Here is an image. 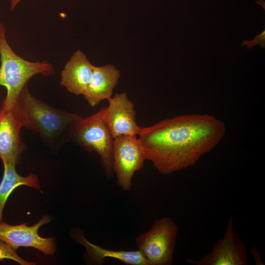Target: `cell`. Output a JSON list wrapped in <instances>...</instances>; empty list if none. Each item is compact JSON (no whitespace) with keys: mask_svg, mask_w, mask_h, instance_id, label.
I'll return each instance as SVG.
<instances>
[{"mask_svg":"<svg viewBox=\"0 0 265 265\" xmlns=\"http://www.w3.org/2000/svg\"><path fill=\"white\" fill-rule=\"evenodd\" d=\"M108 101L104 118L113 138L123 135H138L142 127L136 122L134 106L127 93H116Z\"/></svg>","mask_w":265,"mask_h":265,"instance_id":"9c48e42d","label":"cell"},{"mask_svg":"<svg viewBox=\"0 0 265 265\" xmlns=\"http://www.w3.org/2000/svg\"><path fill=\"white\" fill-rule=\"evenodd\" d=\"M22 0H10V10H13Z\"/></svg>","mask_w":265,"mask_h":265,"instance_id":"ac0fdd59","label":"cell"},{"mask_svg":"<svg viewBox=\"0 0 265 265\" xmlns=\"http://www.w3.org/2000/svg\"><path fill=\"white\" fill-rule=\"evenodd\" d=\"M93 67L86 55L77 51L61 72L60 85L73 94L82 95L91 79Z\"/></svg>","mask_w":265,"mask_h":265,"instance_id":"7c38bea8","label":"cell"},{"mask_svg":"<svg viewBox=\"0 0 265 265\" xmlns=\"http://www.w3.org/2000/svg\"><path fill=\"white\" fill-rule=\"evenodd\" d=\"M224 124L208 114H187L142 128L139 139L146 159L163 174L193 165L224 137Z\"/></svg>","mask_w":265,"mask_h":265,"instance_id":"6da1fadb","label":"cell"},{"mask_svg":"<svg viewBox=\"0 0 265 265\" xmlns=\"http://www.w3.org/2000/svg\"><path fill=\"white\" fill-rule=\"evenodd\" d=\"M104 108L83 118L74 128L70 139L88 152H96L107 180L114 175L113 167L114 138L104 118Z\"/></svg>","mask_w":265,"mask_h":265,"instance_id":"277c9868","label":"cell"},{"mask_svg":"<svg viewBox=\"0 0 265 265\" xmlns=\"http://www.w3.org/2000/svg\"><path fill=\"white\" fill-rule=\"evenodd\" d=\"M16 249L5 242L0 240V261L5 259L14 261L21 265H33L35 264L21 258L17 254Z\"/></svg>","mask_w":265,"mask_h":265,"instance_id":"9a60e30c","label":"cell"},{"mask_svg":"<svg viewBox=\"0 0 265 265\" xmlns=\"http://www.w3.org/2000/svg\"><path fill=\"white\" fill-rule=\"evenodd\" d=\"M52 220L50 216L44 215L37 223L32 226L26 223L11 225L0 222V240L15 249L19 247H30L37 249L46 255H52L56 250L55 239L44 238L38 233L39 228Z\"/></svg>","mask_w":265,"mask_h":265,"instance_id":"ba28073f","label":"cell"},{"mask_svg":"<svg viewBox=\"0 0 265 265\" xmlns=\"http://www.w3.org/2000/svg\"><path fill=\"white\" fill-rule=\"evenodd\" d=\"M178 232V226L171 218L157 219L147 231L136 237L137 250L150 265H171Z\"/></svg>","mask_w":265,"mask_h":265,"instance_id":"5b68a950","label":"cell"},{"mask_svg":"<svg viewBox=\"0 0 265 265\" xmlns=\"http://www.w3.org/2000/svg\"><path fill=\"white\" fill-rule=\"evenodd\" d=\"M120 76L119 71L113 65L94 66L91 79L82 94L89 105L94 107L104 100L110 99Z\"/></svg>","mask_w":265,"mask_h":265,"instance_id":"4fadbf2b","label":"cell"},{"mask_svg":"<svg viewBox=\"0 0 265 265\" xmlns=\"http://www.w3.org/2000/svg\"><path fill=\"white\" fill-rule=\"evenodd\" d=\"M0 85L7 90L1 106L12 107L27 81L36 75L47 77L54 73L53 65L47 61H30L17 54L9 45L6 27L0 23Z\"/></svg>","mask_w":265,"mask_h":265,"instance_id":"3957f363","label":"cell"},{"mask_svg":"<svg viewBox=\"0 0 265 265\" xmlns=\"http://www.w3.org/2000/svg\"><path fill=\"white\" fill-rule=\"evenodd\" d=\"M4 173L0 183V222L2 221V212L7 200L12 191L18 186H26L40 190L37 176L30 173L26 177L20 175L14 163H3Z\"/></svg>","mask_w":265,"mask_h":265,"instance_id":"5bb4252c","label":"cell"},{"mask_svg":"<svg viewBox=\"0 0 265 265\" xmlns=\"http://www.w3.org/2000/svg\"><path fill=\"white\" fill-rule=\"evenodd\" d=\"M247 251L245 242L234 231L233 217L230 216L223 236L212 249L200 259H187L186 261L195 265H248Z\"/></svg>","mask_w":265,"mask_h":265,"instance_id":"52a82bcc","label":"cell"},{"mask_svg":"<svg viewBox=\"0 0 265 265\" xmlns=\"http://www.w3.org/2000/svg\"><path fill=\"white\" fill-rule=\"evenodd\" d=\"M22 128L38 133L48 145L57 147L70 139L82 117L53 107L33 96L27 84L13 106Z\"/></svg>","mask_w":265,"mask_h":265,"instance_id":"7a4b0ae2","label":"cell"},{"mask_svg":"<svg viewBox=\"0 0 265 265\" xmlns=\"http://www.w3.org/2000/svg\"><path fill=\"white\" fill-rule=\"evenodd\" d=\"M21 124L13 107L0 108V158L3 163H19L26 146L20 136Z\"/></svg>","mask_w":265,"mask_h":265,"instance_id":"30bf717a","label":"cell"},{"mask_svg":"<svg viewBox=\"0 0 265 265\" xmlns=\"http://www.w3.org/2000/svg\"><path fill=\"white\" fill-rule=\"evenodd\" d=\"M72 238L81 244L86 250V259L90 263L103 265L106 258L118 260L130 265H150L138 250H113L103 248L88 241L80 228H73L70 232Z\"/></svg>","mask_w":265,"mask_h":265,"instance_id":"8fae6325","label":"cell"},{"mask_svg":"<svg viewBox=\"0 0 265 265\" xmlns=\"http://www.w3.org/2000/svg\"><path fill=\"white\" fill-rule=\"evenodd\" d=\"M260 44L263 48L265 47V31L261 34L256 36V38L252 41H245L242 46L246 45L248 48H251L254 45Z\"/></svg>","mask_w":265,"mask_h":265,"instance_id":"2e32d148","label":"cell"},{"mask_svg":"<svg viewBox=\"0 0 265 265\" xmlns=\"http://www.w3.org/2000/svg\"><path fill=\"white\" fill-rule=\"evenodd\" d=\"M250 251L251 253L252 254L254 258L256 264L264 265L260 260V254L256 247L255 246L252 247V249H251Z\"/></svg>","mask_w":265,"mask_h":265,"instance_id":"e0dca14e","label":"cell"},{"mask_svg":"<svg viewBox=\"0 0 265 265\" xmlns=\"http://www.w3.org/2000/svg\"><path fill=\"white\" fill-rule=\"evenodd\" d=\"M146 160L137 135H123L114 138L113 167L117 185L124 190L132 186L134 173L140 170Z\"/></svg>","mask_w":265,"mask_h":265,"instance_id":"8992f818","label":"cell"}]
</instances>
